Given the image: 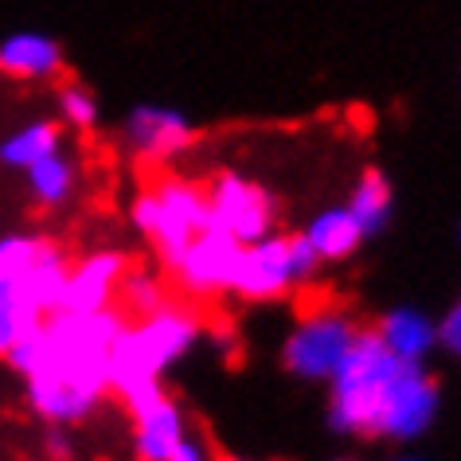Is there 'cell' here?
<instances>
[{
	"label": "cell",
	"mask_w": 461,
	"mask_h": 461,
	"mask_svg": "<svg viewBox=\"0 0 461 461\" xmlns=\"http://www.w3.org/2000/svg\"><path fill=\"white\" fill-rule=\"evenodd\" d=\"M200 317L195 309L184 305H160L149 317L125 321V329L113 340L110 352V391L125 402V411L137 414L153 407L157 399H165V372L172 364H180L184 356L200 340Z\"/></svg>",
	"instance_id": "cell-3"
},
{
	"label": "cell",
	"mask_w": 461,
	"mask_h": 461,
	"mask_svg": "<svg viewBox=\"0 0 461 461\" xmlns=\"http://www.w3.org/2000/svg\"><path fill=\"white\" fill-rule=\"evenodd\" d=\"M223 461H247V457H223Z\"/></svg>",
	"instance_id": "cell-26"
},
{
	"label": "cell",
	"mask_w": 461,
	"mask_h": 461,
	"mask_svg": "<svg viewBox=\"0 0 461 461\" xmlns=\"http://www.w3.org/2000/svg\"><path fill=\"white\" fill-rule=\"evenodd\" d=\"M98 118H102V106H98L95 90H86L83 83H67L59 90V122L63 125L86 133V130H95L98 125Z\"/></svg>",
	"instance_id": "cell-20"
},
{
	"label": "cell",
	"mask_w": 461,
	"mask_h": 461,
	"mask_svg": "<svg viewBox=\"0 0 461 461\" xmlns=\"http://www.w3.org/2000/svg\"><path fill=\"white\" fill-rule=\"evenodd\" d=\"M165 461H212V449H207V442H200L195 434H184Z\"/></svg>",
	"instance_id": "cell-22"
},
{
	"label": "cell",
	"mask_w": 461,
	"mask_h": 461,
	"mask_svg": "<svg viewBox=\"0 0 461 461\" xmlns=\"http://www.w3.org/2000/svg\"><path fill=\"white\" fill-rule=\"evenodd\" d=\"M203 188H207V207H212V227L230 235L235 243L247 247L255 239L270 235V230H278V200L255 176L223 168Z\"/></svg>",
	"instance_id": "cell-7"
},
{
	"label": "cell",
	"mask_w": 461,
	"mask_h": 461,
	"mask_svg": "<svg viewBox=\"0 0 461 461\" xmlns=\"http://www.w3.org/2000/svg\"><path fill=\"white\" fill-rule=\"evenodd\" d=\"M130 270L122 250H90L86 258L71 262L63 285V302L59 309L71 313H98V309L118 305V285Z\"/></svg>",
	"instance_id": "cell-11"
},
{
	"label": "cell",
	"mask_w": 461,
	"mask_h": 461,
	"mask_svg": "<svg viewBox=\"0 0 461 461\" xmlns=\"http://www.w3.org/2000/svg\"><path fill=\"white\" fill-rule=\"evenodd\" d=\"M55 149H63V125L51 118H32L24 125H16V130L0 141V165L24 172L36 165V160L55 153Z\"/></svg>",
	"instance_id": "cell-17"
},
{
	"label": "cell",
	"mask_w": 461,
	"mask_h": 461,
	"mask_svg": "<svg viewBox=\"0 0 461 461\" xmlns=\"http://www.w3.org/2000/svg\"><path fill=\"white\" fill-rule=\"evenodd\" d=\"M375 337L387 344L399 360L426 364L438 348V321L419 305H395L375 321Z\"/></svg>",
	"instance_id": "cell-13"
},
{
	"label": "cell",
	"mask_w": 461,
	"mask_h": 461,
	"mask_svg": "<svg viewBox=\"0 0 461 461\" xmlns=\"http://www.w3.org/2000/svg\"><path fill=\"white\" fill-rule=\"evenodd\" d=\"M133 230L157 250V258L172 267L184 247L200 230L212 227V207H207V188L188 176H160L141 188L130 203Z\"/></svg>",
	"instance_id": "cell-4"
},
{
	"label": "cell",
	"mask_w": 461,
	"mask_h": 461,
	"mask_svg": "<svg viewBox=\"0 0 461 461\" xmlns=\"http://www.w3.org/2000/svg\"><path fill=\"white\" fill-rule=\"evenodd\" d=\"M438 348L461 360V302L454 309H446V317L438 321Z\"/></svg>",
	"instance_id": "cell-21"
},
{
	"label": "cell",
	"mask_w": 461,
	"mask_h": 461,
	"mask_svg": "<svg viewBox=\"0 0 461 461\" xmlns=\"http://www.w3.org/2000/svg\"><path fill=\"white\" fill-rule=\"evenodd\" d=\"M122 141L137 160H145V165H165V160L192 149L195 125L188 113L168 106V102H141V106H133L125 113Z\"/></svg>",
	"instance_id": "cell-10"
},
{
	"label": "cell",
	"mask_w": 461,
	"mask_h": 461,
	"mask_svg": "<svg viewBox=\"0 0 461 461\" xmlns=\"http://www.w3.org/2000/svg\"><path fill=\"white\" fill-rule=\"evenodd\" d=\"M63 43L48 32H13L0 40V75L16 83H51L63 75Z\"/></svg>",
	"instance_id": "cell-12"
},
{
	"label": "cell",
	"mask_w": 461,
	"mask_h": 461,
	"mask_svg": "<svg viewBox=\"0 0 461 461\" xmlns=\"http://www.w3.org/2000/svg\"><path fill=\"white\" fill-rule=\"evenodd\" d=\"M391 461H422V457H414V454H395Z\"/></svg>",
	"instance_id": "cell-24"
},
{
	"label": "cell",
	"mask_w": 461,
	"mask_h": 461,
	"mask_svg": "<svg viewBox=\"0 0 461 461\" xmlns=\"http://www.w3.org/2000/svg\"><path fill=\"white\" fill-rule=\"evenodd\" d=\"M239 258H243V243H235L223 230L207 227L184 247V255L172 262V282L180 285V294L200 297V302H212V297L230 294V282H235Z\"/></svg>",
	"instance_id": "cell-9"
},
{
	"label": "cell",
	"mask_w": 461,
	"mask_h": 461,
	"mask_svg": "<svg viewBox=\"0 0 461 461\" xmlns=\"http://www.w3.org/2000/svg\"><path fill=\"white\" fill-rule=\"evenodd\" d=\"M125 313L118 305L98 313L55 309L43 325L5 356L24 379V395L36 419L48 426H78L98 411L110 391V352Z\"/></svg>",
	"instance_id": "cell-1"
},
{
	"label": "cell",
	"mask_w": 461,
	"mask_h": 461,
	"mask_svg": "<svg viewBox=\"0 0 461 461\" xmlns=\"http://www.w3.org/2000/svg\"><path fill=\"white\" fill-rule=\"evenodd\" d=\"M302 239L313 247V255L321 258V267L329 262H344L364 247V230L352 219V212L344 203H329L317 215H309V223L302 227Z\"/></svg>",
	"instance_id": "cell-15"
},
{
	"label": "cell",
	"mask_w": 461,
	"mask_h": 461,
	"mask_svg": "<svg viewBox=\"0 0 461 461\" xmlns=\"http://www.w3.org/2000/svg\"><path fill=\"white\" fill-rule=\"evenodd\" d=\"M43 449H48L51 461H67V457H71V434H67V426H48Z\"/></svg>",
	"instance_id": "cell-23"
},
{
	"label": "cell",
	"mask_w": 461,
	"mask_h": 461,
	"mask_svg": "<svg viewBox=\"0 0 461 461\" xmlns=\"http://www.w3.org/2000/svg\"><path fill=\"white\" fill-rule=\"evenodd\" d=\"M325 387V414L340 438L407 446L419 442L442 411V384L426 372V364L399 360L375 329H360Z\"/></svg>",
	"instance_id": "cell-2"
},
{
	"label": "cell",
	"mask_w": 461,
	"mask_h": 461,
	"mask_svg": "<svg viewBox=\"0 0 461 461\" xmlns=\"http://www.w3.org/2000/svg\"><path fill=\"white\" fill-rule=\"evenodd\" d=\"M43 247V235L13 230L0 235V356H8L24 337H32L43 317L28 297V274Z\"/></svg>",
	"instance_id": "cell-8"
},
{
	"label": "cell",
	"mask_w": 461,
	"mask_h": 461,
	"mask_svg": "<svg viewBox=\"0 0 461 461\" xmlns=\"http://www.w3.org/2000/svg\"><path fill=\"white\" fill-rule=\"evenodd\" d=\"M317 270H321V258L313 255V247H309L302 235L270 230V235H262L255 243L243 247V258H239L230 294H235L239 302H250V305L278 302V297L313 282Z\"/></svg>",
	"instance_id": "cell-5"
},
{
	"label": "cell",
	"mask_w": 461,
	"mask_h": 461,
	"mask_svg": "<svg viewBox=\"0 0 461 461\" xmlns=\"http://www.w3.org/2000/svg\"><path fill=\"white\" fill-rule=\"evenodd\" d=\"M160 305H168L165 282L153 270H125V278L118 285V309L130 317H149Z\"/></svg>",
	"instance_id": "cell-19"
},
{
	"label": "cell",
	"mask_w": 461,
	"mask_h": 461,
	"mask_svg": "<svg viewBox=\"0 0 461 461\" xmlns=\"http://www.w3.org/2000/svg\"><path fill=\"white\" fill-rule=\"evenodd\" d=\"M133 419V457L137 461H165L176 442L188 434V419H184L180 402L165 395L157 399L153 407L130 414Z\"/></svg>",
	"instance_id": "cell-14"
},
{
	"label": "cell",
	"mask_w": 461,
	"mask_h": 461,
	"mask_svg": "<svg viewBox=\"0 0 461 461\" xmlns=\"http://www.w3.org/2000/svg\"><path fill=\"white\" fill-rule=\"evenodd\" d=\"M332 461H356V457H332Z\"/></svg>",
	"instance_id": "cell-25"
},
{
	"label": "cell",
	"mask_w": 461,
	"mask_h": 461,
	"mask_svg": "<svg viewBox=\"0 0 461 461\" xmlns=\"http://www.w3.org/2000/svg\"><path fill=\"white\" fill-rule=\"evenodd\" d=\"M360 337V321L340 305H313L290 325L282 340V367L305 384H329Z\"/></svg>",
	"instance_id": "cell-6"
},
{
	"label": "cell",
	"mask_w": 461,
	"mask_h": 461,
	"mask_svg": "<svg viewBox=\"0 0 461 461\" xmlns=\"http://www.w3.org/2000/svg\"><path fill=\"white\" fill-rule=\"evenodd\" d=\"M344 207H348L352 219L360 223L364 239H375L379 230L391 223V212H395V192H391V180L384 176V172H375V168L360 172V180L352 184Z\"/></svg>",
	"instance_id": "cell-16"
},
{
	"label": "cell",
	"mask_w": 461,
	"mask_h": 461,
	"mask_svg": "<svg viewBox=\"0 0 461 461\" xmlns=\"http://www.w3.org/2000/svg\"><path fill=\"white\" fill-rule=\"evenodd\" d=\"M24 180H28V195L40 207H63L78 188V165L67 149H55L32 168H24Z\"/></svg>",
	"instance_id": "cell-18"
}]
</instances>
